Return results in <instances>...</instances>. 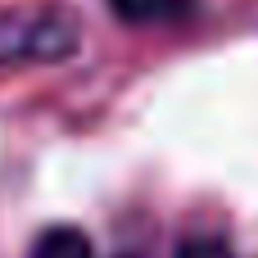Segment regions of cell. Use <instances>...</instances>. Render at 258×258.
<instances>
[{
	"mask_svg": "<svg viewBox=\"0 0 258 258\" xmlns=\"http://www.w3.org/2000/svg\"><path fill=\"white\" fill-rule=\"evenodd\" d=\"M77 50V18L63 9H18L0 14V68L9 63H54Z\"/></svg>",
	"mask_w": 258,
	"mask_h": 258,
	"instance_id": "obj_1",
	"label": "cell"
},
{
	"mask_svg": "<svg viewBox=\"0 0 258 258\" xmlns=\"http://www.w3.org/2000/svg\"><path fill=\"white\" fill-rule=\"evenodd\" d=\"M200 0H109V9L122 18V23H136V27H154V23H172V18H186Z\"/></svg>",
	"mask_w": 258,
	"mask_h": 258,
	"instance_id": "obj_2",
	"label": "cell"
},
{
	"mask_svg": "<svg viewBox=\"0 0 258 258\" xmlns=\"http://www.w3.org/2000/svg\"><path fill=\"white\" fill-rule=\"evenodd\" d=\"M27 258H95V254H91V240L77 227H45Z\"/></svg>",
	"mask_w": 258,
	"mask_h": 258,
	"instance_id": "obj_3",
	"label": "cell"
},
{
	"mask_svg": "<svg viewBox=\"0 0 258 258\" xmlns=\"http://www.w3.org/2000/svg\"><path fill=\"white\" fill-rule=\"evenodd\" d=\"M172 258H231V245L222 236H186Z\"/></svg>",
	"mask_w": 258,
	"mask_h": 258,
	"instance_id": "obj_4",
	"label": "cell"
},
{
	"mask_svg": "<svg viewBox=\"0 0 258 258\" xmlns=\"http://www.w3.org/2000/svg\"><path fill=\"white\" fill-rule=\"evenodd\" d=\"M122 258H132V254H122Z\"/></svg>",
	"mask_w": 258,
	"mask_h": 258,
	"instance_id": "obj_5",
	"label": "cell"
}]
</instances>
